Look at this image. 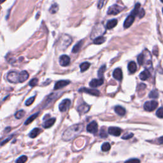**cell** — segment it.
<instances>
[{
	"label": "cell",
	"mask_w": 163,
	"mask_h": 163,
	"mask_svg": "<svg viewBox=\"0 0 163 163\" xmlns=\"http://www.w3.org/2000/svg\"><path fill=\"white\" fill-rule=\"evenodd\" d=\"M84 129V124H75L69 127L63 133L62 138L64 141H70L76 137L81 133Z\"/></svg>",
	"instance_id": "6da1fadb"
},
{
	"label": "cell",
	"mask_w": 163,
	"mask_h": 163,
	"mask_svg": "<svg viewBox=\"0 0 163 163\" xmlns=\"http://www.w3.org/2000/svg\"><path fill=\"white\" fill-rule=\"evenodd\" d=\"M72 42V38L68 34H63L59 40L58 46L61 50H65L70 45Z\"/></svg>",
	"instance_id": "7a4b0ae2"
},
{
	"label": "cell",
	"mask_w": 163,
	"mask_h": 163,
	"mask_svg": "<svg viewBox=\"0 0 163 163\" xmlns=\"http://www.w3.org/2000/svg\"><path fill=\"white\" fill-rule=\"evenodd\" d=\"M7 78L10 82H20V73H18L17 71H10L8 73Z\"/></svg>",
	"instance_id": "3957f363"
},
{
	"label": "cell",
	"mask_w": 163,
	"mask_h": 163,
	"mask_svg": "<svg viewBox=\"0 0 163 163\" xmlns=\"http://www.w3.org/2000/svg\"><path fill=\"white\" fill-rule=\"evenodd\" d=\"M158 106V103L156 101H147L144 104V109L147 112H152Z\"/></svg>",
	"instance_id": "277c9868"
},
{
	"label": "cell",
	"mask_w": 163,
	"mask_h": 163,
	"mask_svg": "<svg viewBox=\"0 0 163 163\" xmlns=\"http://www.w3.org/2000/svg\"><path fill=\"white\" fill-rule=\"evenodd\" d=\"M123 10V8L120 7L118 5H114L109 8L107 12V14L108 15H115L119 14L122 10Z\"/></svg>",
	"instance_id": "5b68a950"
},
{
	"label": "cell",
	"mask_w": 163,
	"mask_h": 163,
	"mask_svg": "<svg viewBox=\"0 0 163 163\" xmlns=\"http://www.w3.org/2000/svg\"><path fill=\"white\" fill-rule=\"evenodd\" d=\"M71 105V101L69 99H65L62 101L59 105V109L61 112H65L67 111Z\"/></svg>",
	"instance_id": "8992f818"
},
{
	"label": "cell",
	"mask_w": 163,
	"mask_h": 163,
	"mask_svg": "<svg viewBox=\"0 0 163 163\" xmlns=\"http://www.w3.org/2000/svg\"><path fill=\"white\" fill-rule=\"evenodd\" d=\"M98 123L96 121H92L87 125V132L92 133L93 135H96L98 132Z\"/></svg>",
	"instance_id": "52a82bcc"
},
{
	"label": "cell",
	"mask_w": 163,
	"mask_h": 163,
	"mask_svg": "<svg viewBox=\"0 0 163 163\" xmlns=\"http://www.w3.org/2000/svg\"><path fill=\"white\" fill-rule=\"evenodd\" d=\"M79 91L80 92H85V93H87V94H89L90 95L95 96H98L100 95V92L98 90L93 89H88V88H85V87L81 88V89H80L79 90Z\"/></svg>",
	"instance_id": "ba28073f"
},
{
	"label": "cell",
	"mask_w": 163,
	"mask_h": 163,
	"mask_svg": "<svg viewBox=\"0 0 163 163\" xmlns=\"http://www.w3.org/2000/svg\"><path fill=\"white\" fill-rule=\"evenodd\" d=\"M108 132L110 135L115 136H119L122 133V129L121 128L117 127H110L108 128Z\"/></svg>",
	"instance_id": "9c48e42d"
},
{
	"label": "cell",
	"mask_w": 163,
	"mask_h": 163,
	"mask_svg": "<svg viewBox=\"0 0 163 163\" xmlns=\"http://www.w3.org/2000/svg\"><path fill=\"white\" fill-rule=\"evenodd\" d=\"M70 63V58L67 55H62L59 57V64L62 66H67Z\"/></svg>",
	"instance_id": "30bf717a"
},
{
	"label": "cell",
	"mask_w": 163,
	"mask_h": 163,
	"mask_svg": "<svg viewBox=\"0 0 163 163\" xmlns=\"http://www.w3.org/2000/svg\"><path fill=\"white\" fill-rule=\"evenodd\" d=\"M135 18V16L133 15V14L129 15L126 18V19L125 20L124 23V28H129L133 24V23L134 22Z\"/></svg>",
	"instance_id": "8fae6325"
},
{
	"label": "cell",
	"mask_w": 163,
	"mask_h": 163,
	"mask_svg": "<svg viewBox=\"0 0 163 163\" xmlns=\"http://www.w3.org/2000/svg\"><path fill=\"white\" fill-rule=\"evenodd\" d=\"M103 78H100V79H92L91 81L89 83L90 87H97L100 86V85L103 84Z\"/></svg>",
	"instance_id": "7c38bea8"
},
{
	"label": "cell",
	"mask_w": 163,
	"mask_h": 163,
	"mask_svg": "<svg viewBox=\"0 0 163 163\" xmlns=\"http://www.w3.org/2000/svg\"><path fill=\"white\" fill-rule=\"evenodd\" d=\"M90 110V106L86 103H83L82 105L79 106L77 108V110L81 114H85L87 113Z\"/></svg>",
	"instance_id": "4fadbf2b"
},
{
	"label": "cell",
	"mask_w": 163,
	"mask_h": 163,
	"mask_svg": "<svg viewBox=\"0 0 163 163\" xmlns=\"http://www.w3.org/2000/svg\"><path fill=\"white\" fill-rule=\"evenodd\" d=\"M69 84H70V81H59L55 83L54 85V89L57 90L61 89V88L66 86V85H69Z\"/></svg>",
	"instance_id": "5bb4252c"
},
{
	"label": "cell",
	"mask_w": 163,
	"mask_h": 163,
	"mask_svg": "<svg viewBox=\"0 0 163 163\" xmlns=\"http://www.w3.org/2000/svg\"><path fill=\"white\" fill-rule=\"evenodd\" d=\"M113 77L114 79L119 81H121L122 80V71L121 68H117L113 72Z\"/></svg>",
	"instance_id": "9a60e30c"
},
{
	"label": "cell",
	"mask_w": 163,
	"mask_h": 163,
	"mask_svg": "<svg viewBox=\"0 0 163 163\" xmlns=\"http://www.w3.org/2000/svg\"><path fill=\"white\" fill-rule=\"evenodd\" d=\"M55 122V118H51L48 119L44 123V124H43V127L44 128H46V129H48V128H50V127L52 126V125L54 124Z\"/></svg>",
	"instance_id": "2e32d148"
},
{
	"label": "cell",
	"mask_w": 163,
	"mask_h": 163,
	"mask_svg": "<svg viewBox=\"0 0 163 163\" xmlns=\"http://www.w3.org/2000/svg\"><path fill=\"white\" fill-rule=\"evenodd\" d=\"M150 77V73L148 69H145L140 74V79L143 81L147 80Z\"/></svg>",
	"instance_id": "e0dca14e"
},
{
	"label": "cell",
	"mask_w": 163,
	"mask_h": 163,
	"mask_svg": "<svg viewBox=\"0 0 163 163\" xmlns=\"http://www.w3.org/2000/svg\"><path fill=\"white\" fill-rule=\"evenodd\" d=\"M115 112H116V114H117L120 116H124L125 114V109L124 108H123L121 106H116L114 108Z\"/></svg>",
	"instance_id": "ac0fdd59"
},
{
	"label": "cell",
	"mask_w": 163,
	"mask_h": 163,
	"mask_svg": "<svg viewBox=\"0 0 163 163\" xmlns=\"http://www.w3.org/2000/svg\"><path fill=\"white\" fill-rule=\"evenodd\" d=\"M128 70L131 73H134L136 72V69H137V66H136V64L134 61H131L130 63L128 64Z\"/></svg>",
	"instance_id": "d6986e66"
},
{
	"label": "cell",
	"mask_w": 163,
	"mask_h": 163,
	"mask_svg": "<svg viewBox=\"0 0 163 163\" xmlns=\"http://www.w3.org/2000/svg\"><path fill=\"white\" fill-rule=\"evenodd\" d=\"M57 97V93H52V94H50L49 97H48L47 100L45 101V106H47L48 105H49L51 102H52L53 100H55V99Z\"/></svg>",
	"instance_id": "ffe728a7"
},
{
	"label": "cell",
	"mask_w": 163,
	"mask_h": 163,
	"mask_svg": "<svg viewBox=\"0 0 163 163\" xmlns=\"http://www.w3.org/2000/svg\"><path fill=\"white\" fill-rule=\"evenodd\" d=\"M117 23H118V21L117 19H112L108 21L107 24H106V28L107 29H111L112 28H114L117 26Z\"/></svg>",
	"instance_id": "44dd1931"
},
{
	"label": "cell",
	"mask_w": 163,
	"mask_h": 163,
	"mask_svg": "<svg viewBox=\"0 0 163 163\" xmlns=\"http://www.w3.org/2000/svg\"><path fill=\"white\" fill-rule=\"evenodd\" d=\"M83 44H84V40H81L79 42L77 43V44L73 47V49H72V52L77 53L79 52V50L81 49Z\"/></svg>",
	"instance_id": "7402d4cb"
},
{
	"label": "cell",
	"mask_w": 163,
	"mask_h": 163,
	"mask_svg": "<svg viewBox=\"0 0 163 163\" xmlns=\"http://www.w3.org/2000/svg\"><path fill=\"white\" fill-rule=\"evenodd\" d=\"M29 78V74L26 71H22L20 73V82H24Z\"/></svg>",
	"instance_id": "603a6c76"
},
{
	"label": "cell",
	"mask_w": 163,
	"mask_h": 163,
	"mask_svg": "<svg viewBox=\"0 0 163 163\" xmlns=\"http://www.w3.org/2000/svg\"><path fill=\"white\" fill-rule=\"evenodd\" d=\"M40 131H41V129H40V128H36V127L34 128V129L32 130L30 132V133H29V137L31 138H36V136L39 135V133H40Z\"/></svg>",
	"instance_id": "cb8c5ba5"
},
{
	"label": "cell",
	"mask_w": 163,
	"mask_h": 163,
	"mask_svg": "<svg viewBox=\"0 0 163 163\" xmlns=\"http://www.w3.org/2000/svg\"><path fill=\"white\" fill-rule=\"evenodd\" d=\"M106 41V38L103 36H100L96 37V38L94 40V44L97 45H100L103 44L104 42Z\"/></svg>",
	"instance_id": "d4e9b609"
},
{
	"label": "cell",
	"mask_w": 163,
	"mask_h": 163,
	"mask_svg": "<svg viewBox=\"0 0 163 163\" xmlns=\"http://www.w3.org/2000/svg\"><path fill=\"white\" fill-rule=\"evenodd\" d=\"M90 66V64L88 62H84L82 63L81 65H80V68H81V72H84L89 68Z\"/></svg>",
	"instance_id": "484cf974"
},
{
	"label": "cell",
	"mask_w": 163,
	"mask_h": 163,
	"mask_svg": "<svg viewBox=\"0 0 163 163\" xmlns=\"http://www.w3.org/2000/svg\"><path fill=\"white\" fill-rule=\"evenodd\" d=\"M137 60H138V63L140 65H143L145 61V55H144L143 53H141V54H139L138 57H137Z\"/></svg>",
	"instance_id": "4316f807"
},
{
	"label": "cell",
	"mask_w": 163,
	"mask_h": 163,
	"mask_svg": "<svg viewBox=\"0 0 163 163\" xmlns=\"http://www.w3.org/2000/svg\"><path fill=\"white\" fill-rule=\"evenodd\" d=\"M38 115H39V113H36L35 114H33V115H31L29 117V118L26 120V122H24V124L25 125H28L30 124V123H31L32 122H33L34 119H36V118L38 116Z\"/></svg>",
	"instance_id": "83f0119b"
},
{
	"label": "cell",
	"mask_w": 163,
	"mask_h": 163,
	"mask_svg": "<svg viewBox=\"0 0 163 163\" xmlns=\"http://www.w3.org/2000/svg\"><path fill=\"white\" fill-rule=\"evenodd\" d=\"M140 3H137L135 7V9L134 10H133L132 12H131V14H133V15L136 16V15H138L139 14V12L140 11Z\"/></svg>",
	"instance_id": "f1b7e54d"
},
{
	"label": "cell",
	"mask_w": 163,
	"mask_h": 163,
	"mask_svg": "<svg viewBox=\"0 0 163 163\" xmlns=\"http://www.w3.org/2000/svg\"><path fill=\"white\" fill-rule=\"evenodd\" d=\"M25 114H26L25 111L23 110H21L16 112L15 114V117L16 119H20L21 118H22V117L25 115Z\"/></svg>",
	"instance_id": "f546056e"
},
{
	"label": "cell",
	"mask_w": 163,
	"mask_h": 163,
	"mask_svg": "<svg viewBox=\"0 0 163 163\" xmlns=\"http://www.w3.org/2000/svg\"><path fill=\"white\" fill-rule=\"evenodd\" d=\"M58 10H59L58 5L54 3V4H53L51 7H50V9H49V12L51 13V14H55V13L58 11Z\"/></svg>",
	"instance_id": "4dcf8cb0"
},
{
	"label": "cell",
	"mask_w": 163,
	"mask_h": 163,
	"mask_svg": "<svg viewBox=\"0 0 163 163\" xmlns=\"http://www.w3.org/2000/svg\"><path fill=\"white\" fill-rule=\"evenodd\" d=\"M106 67L105 65L102 66L100 68V69H99L98 72V75L99 77H100V78H102V77H103V74L104 73H105V71H106Z\"/></svg>",
	"instance_id": "1f68e13d"
},
{
	"label": "cell",
	"mask_w": 163,
	"mask_h": 163,
	"mask_svg": "<svg viewBox=\"0 0 163 163\" xmlns=\"http://www.w3.org/2000/svg\"><path fill=\"white\" fill-rule=\"evenodd\" d=\"M111 148V145L108 142H105L103 144V145L101 146V150L103 152H107L110 150V149Z\"/></svg>",
	"instance_id": "d6a6232c"
},
{
	"label": "cell",
	"mask_w": 163,
	"mask_h": 163,
	"mask_svg": "<svg viewBox=\"0 0 163 163\" xmlns=\"http://www.w3.org/2000/svg\"><path fill=\"white\" fill-rule=\"evenodd\" d=\"M159 97V93L156 90H152V91L150 92L149 94V98H153V99H156Z\"/></svg>",
	"instance_id": "836d02e7"
},
{
	"label": "cell",
	"mask_w": 163,
	"mask_h": 163,
	"mask_svg": "<svg viewBox=\"0 0 163 163\" xmlns=\"http://www.w3.org/2000/svg\"><path fill=\"white\" fill-rule=\"evenodd\" d=\"M28 157L26 156H22L18 157V158L16 160V162H20V163H24L27 161Z\"/></svg>",
	"instance_id": "e575fe53"
},
{
	"label": "cell",
	"mask_w": 163,
	"mask_h": 163,
	"mask_svg": "<svg viewBox=\"0 0 163 163\" xmlns=\"http://www.w3.org/2000/svg\"><path fill=\"white\" fill-rule=\"evenodd\" d=\"M156 115L159 117V118L163 119V107H161L157 110L156 112Z\"/></svg>",
	"instance_id": "d590c367"
},
{
	"label": "cell",
	"mask_w": 163,
	"mask_h": 163,
	"mask_svg": "<svg viewBox=\"0 0 163 163\" xmlns=\"http://www.w3.org/2000/svg\"><path fill=\"white\" fill-rule=\"evenodd\" d=\"M34 100H35V96H33V97H31L30 98L28 99V100H26V103H25L26 105V106L31 105V104H33V103L34 102Z\"/></svg>",
	"instance_id": "8d00e7d4"
},
{
	"label": "cell",
	"mask_w": 163,
	"mask_h": 163,
	"mask_svg": "<svg viewBox=\"0 0 163 163\" xmlns=\"http://www.w3.org/2000/svg\"><path fill=\"white\" fill-rule=\"evenodd\" d=\"M38 80L37 79H32L31 81L30 82H29V86H31V87L35 86V85H37V84H38Z\"/></svg>",
	"instance_id": "74e56055"
},
{
	"label": "cell",
	"mask_w": 163,
	"mask_h": 163,
	"mask_svg": "<svg viewBox=\"0 0 163 163\" xmlns=\"http://www.w3.org/2000/svg\"><path fill=\"white\" fill-rule=\"evenodd\" d=\"M133 133H125V134L122 136V139H124V140H128V139H130L133 136Z\"/></svg>",
	"instance_id": "f35d334b"
},
{
	"label": "cell",
	"mask_w": 163,
	"mask_h": 163,
	"mask_svg": "<svg viewBox=\"0 0 163 163\" xmlns=\"http://www.w3.org/2000/svg\"><path fill=\"white\" fill-rule=\"evenodd\" d=\"M100 135L101 137V138H107V137H108V134H107V133H106V132L103 129L101 130Z\"/></svg>",
	"instance_id": "ab89813d"
},
{
	"label": "cell",
	"mask_w": 163,
	"mask_h": 163,
	"mask_svg": "<svg viewBox=\"0 0 163 163\" xmlns=\"http://www.w3.org/2000/svg\"><path fill=\"white\" fill-rule=\"evenodd\" d=\"M105 0H100L98 3V9H101L103 7L104 3H105Z\"/></svg>",
	"instance_id": "60d3db41"
},
{
	"label": "cell",
	"mask_w": 163,
	"mask_h": 163,
	"mask_svg": "<svg viewBox=\"0 0 163 163\" xmlns=\"http://www.w3.org/2000/svg\"><path fill=\"white\" fill-rule=\"evenodd\" d=\"M145 10H144L143 9H141L140 12H139V14H138L139 17H140V18L143 17L144 15H145Z\"/></svg>",
	"instance_id": "b9f144b4"
},
{
	"label": "cell",
	"mask_w": 163,
	"mask_h": 163,
	"mask_svg": "<svg viewBox=\"0 0 163 163\" xmlns=\"http://www.w3.org/2000/svg\"><path fill=\"white\" fill-rule=\"evenodd\" d=\"M125 162H140V161L139 159H129L126 161Z\"/></svg>",
	"instance_id": "7bdbcfd3"
},
{
	"label": "cell",
	"mask_w": 163,
	"mask_h": 163,
	"mask_svg": "<svg viewBox=\"0 0 163 163\" xmlns=\"http://www.w3.org/2000/svg\"><path fill=\"white\" fill-rule=\"evenodd\" d=\"M146 88V85L144 84H141L140 85H139V89H140V90L141 89H144Z\"/></svg>",
	"instance_id": "ee69618b"
},
{
	"label": "cell",
	"mask_w": 163,
	"mask_h": 163,
	"mask_svg": "<svg viewBox=\"0 0 163 163\" xmlns=\"http://www.w3.org/2000/svg\"><path fill=\"white\" fill-rule=\"evenodd\" d=\"M12 136H10V137H9V138H7V140H4L3 141H2V143H1V145H4V144H5V143H6L7 142V141H9V140H10V139H11V138H12Z\"/></svg>",
	"instance_id": "f6af8a7d"
},
{
	"label": "cell",
	"mask_w": 163,
	"mask_h": 163,
	"mask_svg": "<svg viewBox=\"0 0 163 163\" xmlns=\"http://www.w3.org/2000/svg\"><path fill=\"white\" fill-rule=\"evenodd\" d=\"M158 142L161 144L163 143V136H162V137H160L158 139Z\"/></svg>",
	"instance_id": "bcb514c9"
},
{
	"label": "cell",
	"mask_w": 163,
	"mask_h": 163,
	"mask_svg": "<svg viewBox=\"0 0 163 163\" xmlns=\"http://www.w3.org/2000/svg\"><path fill=\"white\" fill-rule=\"evenodd\" d=\"M5 1H6V0H0V2H1V3H3Z\"/></svg>",
	"instance_id": "7dc6e473"
},
{
	"label": "cell",
	"mask_w": 163,
	"mask_h": 163,
	"mask_svg": "<svg viewBox=\"0 0 163 163\" xmlns=\"http://www.w3.org/2000/svg\"><path fill=\"white\" fill-rule=\"evenodd\" d=\"M161 2L162 3H163V0H161Z\"/></svg>",
	"instance_id": "c3c4849f"
},
{
	"label": "cell",
	"mask_w": 163,
	"mask_h": 163,
	"mask_svg": "<svg viewBox=\"0 0 163 163\" xmlns=\"http://www.w3.org/2000/svg\"><path fill=\"white\" fill-rule=\"evenodd\" d=\"M162 14H163V9H162Z\"/></svg>",
	"instance_id": "681fc988"
}]
</instances>
